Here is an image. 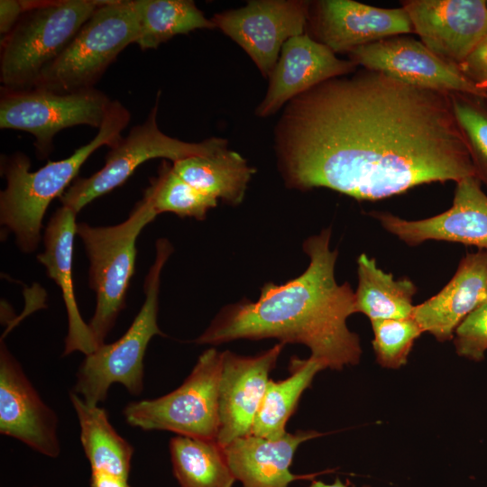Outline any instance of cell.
I'll use <instances>...</instances> for the list:
<instances>
[{"instance_id": "22", "label": "cell", "mask_w": 487, "mask_h": 487, "mask_svg": "<svg viewBox=\"0 0 487 487\" xmlns=\"http://www.w3.org/2000/svg\"><path fill=\"white\" fill-rule=\"evenodd\" d=\"M173 170L199 192L231 206L240 205L255 169L228 147L208 155L171 162Z\"/></svg>"}, {"instance_id": "23", "label": "cell", "mask_w": 487, "mask_h": 487, "mask_svg": "<svg viewBox=\"0 0 487 487\" xmlns=\"http://www.w3.org/2000/svg\"><path fill=\"white\" fill-rule=\"evenodd\" d=\"M70 402L80 427V442L91 471L128 479L134 449L109 421L107 412L92 406L73 391Z\"/></svg>"}, {"instance_id": "17", "label": "cell", "mask_w": 487, "mask_h": 487, "mask_svg": "<svg viewBox=\"0 0 487 487\" xmlns=\"http://www.w3.org/2000/svg\"><path fill=\"white\" fill-rule=\"evenodd\" d=\"M284 347L279 343L254 356L222 352L219 383L217 443L225 447L234 439L251 435L264 396L269 374Z\"/></svg>"}, {"instance_id": "11", "label": "cell", "mask_w": 487, "mask_h": 487, "mask_svg": "<svg viewBox=\"0 0 487 487\" xmlns=\"http://www.w3.org/2000/svg\"><path fill=\"white\" fill-rule=\"evenodd\" d=\"M310 1L251 0L215 14L211 22L236 42L268 78L283 44L306 32Z\"/></svg>"}, {"instance_id": "25", "label": "cell", "mask_w": 487, "mask_h": 487, "mask_svg": "<svg viewBox=\"0 0 487 487\" xmlns=\"http://www.w3.org/2000/svg\"><path fill=\"white\" fill-rule=\"evenodd\" d=\"M324 369V365L312 357H291L290 375L282 381L269 380L251 434L272 440L282 437L302 393L311 385L316 374Z\"/></svg>"}, {"instance_id": "5", "label": "cell", "mask_w": 487, "mask_h": 487, "mask_svg": "<svg viewBox=\"0 0 487 487\" xmlns=\"http://www.w3.org/2000/svg\"><path fill=\"white\" fill-rule=\"evenodd\" d=\"M155 259L145 278L144 302L127 331L117 341L97 346L85 355L76 373L72 391L92 406L104 401L114 383L122 384L131 394L143 390V359L151 339L164 335L157 317L161 273L173 247L165 238L156 242Z\"/></svg>"}, {"instance_id": "31", "label": "cell", "mask_w": 487, "mask_h": 487, "mask_svg": "<svg viewBox=\"0 0 487 487\" xmlns=\"http://www.w3.org/2000/svg\"><path fill=\"white\" fill-rule=\"evenodd\" d=\"M453 341L459 356L473 362L484 360L487 351V300L459 325Z\"/></svg>"}, {"instance_id": "16", "label": "cell", "mask_w": 487, "mask_h": 487, "mask_svg": "<svg viewBox=\"0 0 487 487\" xmlns=\"http://www.w3.org/2000/svg\"><path fill=\"white\" fill-rule=\"evenodd\" d=\"M0 433L48 457L55 458L60 454L55 411L41 400L2 338Z\"/></svg>"}, {"instance_id": "20", "label": "cell", "mask_w": 487, "mask_h": 487, "mask_svg": "<svg viewBox=\"0 0 487 487\" xmlns=\"http://www.w3.org/2000/svg\"><path fill=\"white\" fill-rule=\"evenodd\" d=\"M323 435L314 430H299L272 440L251 434L234 439L223 448L235 480L243 487H289L296 480L313 479L333 472L295 474L289 471L299 446Z\"/></svg>"}, {"instance_id": "7", "label": "cell", "mask_w": 487, "mask_h": 487, "mask_svg": "<svg viewBox=\"0 0 487 487\" xmlns=\"http://www.w3.org/2000/svg\"><path fill=\"white\" fill-rule=\"evenodd\" d=\"M140 34L131 0H106L66 49L42 71L33 87L72 93L94 87L107 68Z\"/></svg>"}, {"instance_id": "1", "label": "cell", "mask_w": 487, "mask_h": 487, "mask_svg": "<svg viewBox=\"0 0 487 487\" xmlns=\"http://www.w3.org/2000/svg\"><path fill=\"white\" fill-rule=\"evenodd\" d=\"M274 150L286 187L358 201L475 176L449 93L361 67L289 101Z\"/></svg>"}, {"instance_id": "27", "label": "cell", "mask_w": 487, "mask_h": 487, "mask_svg": "<svg viewBox=\"0 0 487 487\" xmlns=\"http://www.w3.org/2000/svg\"><path fill=\"white\" fill-rule=\"evenodd\" d=\"M137 15L142 50L157 49L179 34L198 29H215L191 0H131Z\"/></svg>"}, {"instance_id": "4", "label": "cell", "mask_w": 487, "mask_h": 487, "mask_svg": "<svg viewBox=\"0 0 487 487\" xmlns=\"http://www.w3.org/2000/svg\"><path fill=\"white\" fill-rule=\"evenodd\" d=\"M106 1L30 0V9L1 40L2 87H33L44 69Z\"/></svg>"}, {"instance_id": "3", "label": "cell", "mask_w": 487, "mask_h": 487, "mask_svg": "<svg viewBox=\"0 0 487 487\" xmlns=\"http://www.w3.org/2000/svg\"><path fill=\"white\" fill-rule=\"evenodd\" d=\"M130 118L128 109L118 100H113L101 127L89 142L69 157L49 161L35 171L30 170L31 161L22 152L1 157V173L6 179V188L0 193V223L14 234L22 252L29 253L37 249L51 202L67 190L95 151L117 143Z\"/></svg>"}, {"instance_id": "2", "label": "cell", "mask_w": 487, "mask_h": 487, "mask_svg": "<svg viewBox=\"0 0 487 487\" xmlns=\"http://www.w3.org/2000/svg\"><path fill=\"white\" fill-rule=\"evenodd\" d=\"M331 228L309 236L303 251L308 268L284 284L266 283L256 301L243 299L224 307L208 327L194 340L219 345L238 339L276 338L301 344L325 368L341 370L359 363V335L347 318L355 314L354 291L335 278L337 250L330 249Z\"/></svg>"}, {"instance_id": "24", "label": "cell", "mask_w": 487, "mask_h": 487, "mask_svg": "<svg viewBox=\"0 0 487 487\" xmlns=\"http://www.w3.org/2000/svg\"><path fill=\"white\" fill-rule=\"evenodd\" d=\"M358 284L354 291L355 313L371 321L400 319L411 315L413 297L418 291L409 278L395 279L377 265L375 258L362 253L357 258Z\"/></svg>"}, {"instance_id": "26", "label": "cell", "mask_w": 487, "mask_h": 487, "mask_svg": "<svg viewBox=\"0 0 487 487\" xmlns=\"http://www.w3.org/2000/svg\"><path fill=\"white\" fill-rule=\"evenodd\" d=\"M169 448L180 487H233L236 481L216 440L178 435L170 439Z\"/></svg>"}, {"instance_id": "28", "label": "cell", "mask_w": 487, "mask_h": 487, "mask_svg": "<svg viewBox=\"0 0 487 487\" xmlns=\"http://www.w3.org/2000/svg\"><path fill=\"white\" fill-rule=\"evenodd\" d=\"M143 198L157 215L173 213L197 220H204L217 205V199L199 192L177 175L168 160L161 163L158 175L151 179Z\"/></svg>"}, {"instance_id": "9", "label": "cell", "mask_w": 487, "mask_h": 487, "mask_svg": "<svg viewBox=\"0 0 487 487\" xmlns=\"http://www.w3.org/2000/svg\"><path fill=\"white\" fill-rule=\"evenodd\" d=\"M160 92L142 124L133 126L110 148L104 166L93 175L77 178L59 198L61 206L78 214L94 199L123 185L142 163L154 158L171 162L195 155H208L228 147V141L211 137L190 142L162 133L157 124Z\"/></svg>"}, {"instance_id": "19", "label": "cell", "mask_w": 487, "mask_h": 487, "mask_svg": "<svg viewBox=\"0 0 487 487\" xmlns=\"http://www.w3.org/2000/svg\"><path fill=\"white\" fill-rule=\"evenodd\" d=\"M487 300V251L467 253L449 282L414 307L411 317L437 341L453 339L459 325Z\"/></svg>"}, {"instance_id": "8", "label": "cell", "mask_w": 487, "mask_h": 487, "mask_svg": "<svg viewBox=\"0 0 487 487\" xmlns=\"http://www.w3.org/2000/svg\"><path fill=\"white\" fill-rule=\"evenodd\" d=\"M221 366L222 353L214 347L207 349L176 390L153 400L128 403L123 409L125 421L143 430L216 440Z\"/></svg>"}, {"instance_id": "29", "label": "cell", "mask_w": 487, "mask_h": 487, "mask_svg": "<svg viewBox=\"0 0 487 487\" xmlns=\"http://www.w3.org/2000/svg\"><path fill=\"white\" fill-rule=\"evenodd\" d=\"M449 95L475 176L487 187V99L459 92Z\"/></svg>"}, {"instance_id": "12", "label": "cell", "mask_w": 487, "mask_h": 487, "mask_svg": "<svg viewBox=\"0 0 487 487\" xmlns=\"http://www.w3.org/2000/svg\"><path fill=\"white\" fill-rule=\"evenodd\" d=\"M348 60L358 67L382 72L407 84L459 92L487 99V92L411 37L393 36L351 51Z\"/></svg>"}, {"instance_id": "10", "label": "cell", "mask_w": 487, "mask_h": 487, "mask_svg": "<svg viewBox=\"0 0 487 487\" xmlns=\"http://www.w3.org/2000/svg\"><path fill=\"white\" fill-rule=\"evenodd\" d=\"M112 102L95 87L63 94L40 87H1L0 128L33 135L37 155L44 159L53 150V138L60 131L76 125L99 129Z\"/></svg>"}, {"instance_id": "15", "label": "cell", "mask_w": 487, "mask_h": 487, "mask_svg": "<svg viewBox=\"0 0 487 487\" xmlns=\"http://www.w3.org/2000/svg\"><path fill=\"white\" fill-rule=\"evenodd\" d=\"M401 3L420 41L436 56L458 68L487 37L485 0Z\"/></svg>"}, {"instance_id": "35", "label": "cell", "mask_w": 487, "mask_h": 487, "mask_svg": "<svg viewBox=\"0 0 487 487\" xmlns=\"http://www.w3.org/2000/svg\"><path fill=\"white\" fill-rule=\"evenodd\" d=\"M308 487H351L346 483H344L339 478H335L334 482L326 483L322 481L313 480ZM368 487V486H363Z\"/></svg>"}, {"instance_id": "33", "label": "cell", "mask_w": 487, "mask_h": 487, "mask_svg": "<svg viewBox=\"0 0 487 487\" xmlns=\"http://www.w3.org/2000/svg\"><path fill=\"white\" fill-rule=\"evenodd\" d=\"M26 12L24 0L0 1V33L8 34Z\"/></svg>"}, {"instance_id": "30", "label": "cell", "mask_w": 487, "mask_h": 487, "mask_svg": "<svg viewBox=\"0 0 487 487\" xmlns=\"http://www.w3.org/2000/svg\"><path fill=\"white\" fill-rule=\"evenodd\" d=\"M376 361L384 368L399 369L407 363L415 341L424 333L409 316L400 319L371 321Z\"/></svg>"}, {"instance_id": "18", "label": "cell", "mask_w": 487, "mask_h": 487, "mask_svg": "<svg viewBox=\"0 0 487 487\" xmlns=\"http://www.w3.org/2000/svg\"><path fill=\"white\" fill-rule=\"evenodd\" d=\"M359 67L342 60L308 33L289 38L282 46L271 75L267 92L255 109L258 117L274 115L292 98L328 79L349 74Z\"/></svg>"}, {"instance_id": "21", "label": "cell", "mask_w": 487, "mask_h": 487, "mask_svg": "<svg viewBox=\"0 0 487 487\" xmlns=\"http://www.w3.org/2000/svg\"><path fill=\"white\" fill-rule=\"evenodd\" d=\"M77 214L61 206L51 216L44 231V251L37 255L47 275L60 287L68 316V335L63 355L80 352L93 353L97 345L89 327L81 317L72 281L73 243L77 234Z\"/></svg>"}, {"instance_id": "13", "label": "cell", "mask_w": 487, "mask_h": 487, "mask_svg": "<svg viewBox=\"0 0 487 487\" xmlns=\"http://www.w3.org/2000/svg\"><path fill=\"white\" fill-rule=\"evenodd\" d=\"M413 32L404 8H380L352 0L310 1L306 33L335 54Z\"/></svg>"}, {"instance_id": "14", "label": "cell", "mask_w": 487, "mask_h": 487, "mask_svg": "<svg viewBox=\"0 0 487 487\" xmlns=\"http://www.w3.org/2000/svg\"><path fill=\"white\" fill-rule=\"evenodd\" d=\"M369 215L409 246L445 241L487 251V195L476 176L456 182L452 206L436 216L407 220L389 212L372 211Z\"/></svg>"}, {"instance_id": "34", "label": "cell", "mask_w": 487, "mask_h": 487, "mask_svg": "<svg viewBox=\"0 0 487 487\" xmlns=\"http://www.w3.org/2000/svg\"><path fill=\"white\" fill-rule=\"evenodd\" d=\"M89 487H131L128 479L91 471Z\"/></svg>"}, {"instance_id": "6", "label": "cell", "mask_w": 487, "mask_h": 487, "mask_svg": "<svg viewBox=\"0 0 487 487\" xmlns=\"http://www.w3.org/2000/svg\"><path fill=\"white\" fill-rule=\"evenodd\" d=\"M158 215L142 198L127 219L110 226L77 225L89 260V287L96 293V309L89 322L97 346L105 343L118 315L125 307L130 280L134 274L136 240Z\"/></svg>"}, {"instance_id": "32", "label": "cell", "mask_w": 487, "mask_h": 487, "mask_svg": "<svg viewBox=\"0 0 487 487\" xmlns=\"http://www.w3.org/2000/svg\"><path fill=\"white\" fill-rule=\"evenodd\" d=\"M460 70L487 92V37L459 66Z\"/></svg>"}]
</instances>
